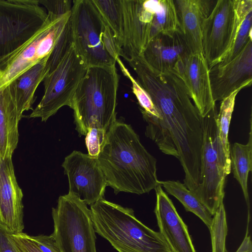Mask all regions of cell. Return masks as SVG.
<instances>
[{
  "label": "cell",
  "mask_w": 252,
  "mask_h": 252,
  "mask_svg": "<svg viewBox=\"0 0 252 252\" xmlns=\"http://www.w3.org/2000/svg\"><path fill=\"white\" fill-rule=\"evenodd\" d=\"M135 73L159 115L157 118L142 114L147 124L145 135L162 153L179 160L185 173L184 184L194 191L201 182L203 118L176 73L160 72L146 64Z\"/></svg>",
  "instance_id": "cell-1"
},
{
  "label": "cell",
  "mask_w": 252,
  "mask_h": 252,
  "mask_svg": "<svg viewBox=\"0 0 252 252\" xmlns=\"http://www.w3.org/2000/svg\"><path fill=\"white\" fill-rule=\"evenodd\" d=\"M107 185L114 193H148L159 185L156 158L130 125L116 120L106 134L96 158Z\"/></svg>",
  "instance_id": "cell-2"
},
{
  "label": "cell",
  "mask_w": 252,
  "mask_h": 252,
  "mask_svg": "<svg viewBox=\"0 0 252 252\" xmlns=\"http://www.w3.org/2000/svg\"><path fill=\"white\" fill-rule=\"evenodd\" d=\"M119 81L116 65L88 68L70 106L80 136L92 128L107 132L116 122Z\"/></svg>",
  "instance_id": "cell-3"
},
{
  "label": "cell",
  "mask_w": 252,
  "mask_h": 252,
  "mask_svg": "<svg viewBox=\"0 0 252 252\" xmlns=\"http://www.w3.org/2000/svg\"><path fill=\"white\" fill-rule=\"evenodd\" d=\"M90 210L95 232L118 252H171L160 233L138 220L132 209L103 198Z\"/></svg>",
  "instance_id": "cell-4"
},
{
  "label": "cell",
  "mask_w": 252,
  "mask_h": 252,
  "mask_svg": "<svg viewBox=\"0 0 252 252\" xmlns=\"http://www.w3.org/2000/svg\"><path fill=\"white\" fill-rule=\"evenodd\" d=\"M215 106L202 118L203 139L201 182L192 192L213 216L224 197L225 179L231 172V161L225 155L219 137Z\"/></svg>",
  "instance_id": "cell-5"
},
{
  "label": "cell",
  "mask_w": 252,
  "mask_h": 252,
  "mask_svg": "<svg viewBox=\"0 0 252 252\" xmlns=\"http://www.w3.org/2000/svg\"><path fill=\"white\" fill-rule=\"evenodd\" d=\"M52 216V234L61 252H96L91 210L77 196H60Z\"/></svg>",
  "instance_id": "cell-6"
},
{
  "label": "cell",
  "mask_w": 252,
  "mask_h": 252,
  "mask_svg": "<svg viewBox=\"0 0 252 252\" xmlns=\"http://www.w3.org/2000/svg\"><path fill=\"white\" fill-rule=\"evenodd\" d=\"M88 68L73 43L59 64L44 79V94L30 117L39 118L46 122L62 107H70L75 91Z\"/></svg>",
  "instance_id": "cell-7"
},
{
  "label": "cell",
  "mask_w": 252,
  "mask_h": 252,
  "mask_svg": "<svg viewBox=\"0 0 252 252\" xmlns=\"http://www.w3.org/2000/svg\"><path fill=\"white\" fill-rule=\"evenodd\" d=\"M70 21L73 43L88 67L112 66L116 61L106 52L102 38L107 24L92 0L72 1Z\"/></svg>",
  "instance_id": "cell-8"
},
{
  "label": "cell",
  "mask_w": 252,
  "mask_h": 252,
  "mask_svg": "<svg viewBox=\"0 0 252 252\" xmlns=\"http://www.w3.org/2000/svg\"><path fill=\"white\" fill-rule=\"evenodd\" d=\"M47 18L38 0H0V60L28 41Z\"/></svg>",
  "instance_id": "cell-9"
},
{
  "label": "cell",
  "mask_w": 252,
  "mask_h": 252,
  "mask_svg": "<svg viewBox=\"0 0 252 252\" xmlns=\"http://www.w3.org/2000/svg\"><path fill=\"white\" fill-rule=\"evenodd\" d=\"M70 15L71 12L61 16L48 13L46 22L33 36L0 60V90L50 55Z\"/></svg>",
  "instance_id": "cell-10"
},
{
  "label": "cell",
  "mask_w": 252,
  "mask_h": 252,
  "mask_svg": "<svg viewBox=\"0 0 252 252\" xmlns=\"http://www.w3.org/2000/svg\"><path fill=\"white\" fill-rule=\"evenodd\" d=\"M235 21V0H217L202 27V51L209 68L229 50Z\"/></svg>",
  "instance_id": "cell-11"
},
{
  "label": "cell",
  "mask_w": 252,
  "mask_h": 252,
  "mask_svg": "<svg viewBox=\"0 0 252 252\" xmlns=\"http://www.w3.org/2000/svg\"><path fill=\"white\" fill-rule=\"evenodd\" d=\"M62 166L68 178V193L86 205H92L104 198L107 185L96 158L74 151L65 158Z\"/></svg>",
  "instance_id": "cell-12"
},
{
  "label": "cell",
  "mask_w": 252,
  "mask_h": 252,
  "mask_svg": "<svg viewBox=\"0 0 252 252\" xmlns=\"http://www.w3.org/2000/svg\"><path fill=\"white\" fill-rule=\"evenodd\" d=\"M125 43L122 57L140 56L152 39L156 27L155 7L149 0H122Z\"/></svg>",
  "instance_id": "cell-13"
},
{
  "label": "cell",
  "mask_w": 252,
  "mask_h": 252,
  "mask_svg": "<svg viewBox=\"0 0 252 252\" xmlns=\"http://www.w3.org/2000/svg\"><path fill=\"white\" fill-rule=\"evenodd\" d=\"M212 97L215 102L222 100L239 88L252 82V39L233 60L222 65L209 68Z\"/></svg>",
  "instance_id": "cell-14"
},
{
  "label": "cell",
  "mask_w": 252,
  "mask_h": 252,
  "mask_svg": "<svg viewBox=\"0 0 252 252\" xmlns=\"http://www.w3.org/2000/svg\"><path fill=\"white\" fill-rule=\"evenodd\" d=\"M183 80L202 118L216 106L209 78V69L202 53H190L179 61L173 71Z\"/></svg>",
  "instance_id": "cell-15"
},
{
  "label": "cell",
  "mask_w": 252,
  "mask_h": 252,
  "mask_svg": "<svg viewBox=\"0 0 252 252\" xmlns=\"http://www.w3.org/2000/svg\"><path fill=\"white\" fill-rule=\"evenodd\" d=\"M156 203L154 212L159 233L171 252H196L187 225L178 214L172 201L160 185L155 189Z\"/></svg>",
  "instance_id": "cell-16"
},
{
  "label": "cell",
  "mask_w": 252,
  "mask_h": 252,
  "mask_svg": "<svg viewBox=\"0 0 252 252\" xmlns=\"http://www.w3.org/2000/svg\"><path fill=\"white\" fill-rule=\"evenodd\" d=\"M23 197L12 158L0 156V220L13 233H22L24 228Z\"/></svg>",
  "instance_id": "cell-17"
},
{
  "label": "cell",
  "mask_w": 252,
  "mask_h": 252,
  "mask_svg": "<svg viewBox=\"0 0 252 252\" xmlns=\"http://www.w3.org/2000/svg\"><path fill=\"white\" fill-rule=\"evenodd\" d=\"M190 53L182 33L175 32L156 36L140 56L151 68L166 72H172L177 63Z\"/></svg>",
  "instance_id": "cell-18"
},
{
  "label": "cell",
  "mask_w": 252,
  "mask_h": 252,
  "mask_svg": "<svg viewBox=\"0 0 252 252\" xmlns=\"http://www.w3.org/2000/svg\"><path fill=\"white\" fill-rule=\"evenodd\" d=\"M181 33L191 53H202L203 23L216 1L210 0H174Z\"/></svg>",
  "instance_id": "cell-19"
},
{
  "label": "cell",
  "mask_w": 252,
  "mask_h": 252,
  "mask_svg": "<svg viewBox=\"0 0 252 252\" xmlns=\"http://www.w3.org/2000/svg\"><path fill=\"white\" fill-rule=\"evenodd\" d=\"M20 118L9 85L0 90V156L12 158L19 141Z\"/></svg>",
  "instance_id": "cell-20"
},
{
  "label": "cell",
  "mask_w": 252,
  "mask_h": 252,
  "mask_svg": "<svg viewBox=\"0 0 252 252\" xmlns=\"http://www.w3.org/2000/svg\"><path fill=\"white\" fill-rule=\"evenodd\" d=\"M49 56L22 73L8 85L20 118L23 112L32 109L35 91L48 74L47 62Z\"/></svg>",
  "instance_id": "cell-21"
},
{
  "label": "cell",
  "mask_w": 252,
  "mask_h": 252,
  "mask_svg": "<svg viewBox=\"0 0 252 252\" xmlns=\"http://www.w3.org/2000/svg\"><path fill=\"white\" fill-rule=\"evenodd\" d=\"M250 130L248 143L242 144L234 143L230 148L231 170L234 178L238 182L248 208V220L250 214V201L248 189L249 172L252 170V123L250 120Z\"/></svg>",
  "instance_id": "cell-22"
},
{
  "label": "cell",
  "mask_w": 252,
  "mask_h": 252,
  "mask_svg": "<svg viewBox=\"0 0 252 252\" xmlns=\"http://www.w3.org/2000/svg\"><path fill=\"white\" fill-rule=\"evenodd\" d=\"M239 21L236 35L230 50L216 64L222 65L233 60L252 39V0H236ZM215 64V65H216Z\"/></svg>",
  "instance_id": "cell-23"
},
{
  "label": "cell",
  "mask_w": 252,
  "mask_h": 252,
  "mask_svg": "<svg viewBox=\"0 0 252 252\" xmlns=\"http://www.w3.org/2000/svg\"><path fill=\"white\" fill-rule=\"evenodd\" d=\"M158 184L166 192L177 198L187 211L194 214L201 219L209 229L212 222V216L184 184L173 180L158 181Z\"/></svg>",
  "instance_id": "cell-24"
},
{
  "label": "cell",
  "mask_w": 252,
  "mask_h": 252,
  "mask_svg": "<svg viewBox=\"0 0 252 252\" xmlns=\"http://www.w3.org/2000/svg\"><path fill=\"white\" fill-rule=\"evenodd\" d=\"M104 20L111 29L116 44L122 52L125 43V21L122 0H92Z\"/></svg>",
  "instance_id": "cell-25"
},
{
  "label": "cell",
  "mask_w": 252,
  "mask_h": 252,
  "mask_svg": "<svg viewBox=\"0 0 252 252\" xmlns=\"http://www.w3.org/2000/svg\"><path fill=\"white\" fill-rule=\"evenodd\" d=\"M243 88H239L228 96L221 100L220 111L218 113L217 122L219 137L225 156L230 158V144L228 140V131L231 119L234 110L236 97Z\"/></svg>",
  "instance_id": "cell-26"
},
{
  "label": "cell",
  "mask_w": 252,
  "mask_h": 252,
  "mask_svg": "<svg viewBox=\"0 0 252 252\" xmlns=\"http://www.w3.org/2000/svg\"><path fill=\"white\" fill-rule=\"evenodd\" d=\"M209 230L211 233L212 252H227L225 240L228 228L223 203L213 216Z\"/></svg>",
  "instance_id": "cell-27"
},
{
  "label": "cell",
  "mask_w": 252,
  "mask_h": 252,
  "mask_svg": "<svg viewBox=\"0 0 252 252\" xmlns=\"http://www.w3.org/2000/svg\"><path fill=\"white\" fill-rule=\"evenodd\" d=\"M121 71L131 83L132 93L135 95L140 106V110L142 114L159 118L158 114L155 108L154 104L148 93L141 86L130 73L120 58L116 60Z\"/></svg>",
  "instance_id": "cell-28"
},
{
  "label": "cell",
  "mask_w": 252,
  "mask_h": 252,
  "mask_svg": "<svg viewBox=\"0 0 252 252\" xmlns=\"http://www.w3.org/2000/svg\"><path fill=\"white\" fill-rule=\"evenodd\" d=\"M72 44L73 37L69 18L48 59V74L59 64Z\"/></svg>",
  "instance_id": "cell-29"
},
{
  "label": "cell",
  "mask_w": 252,
  "mask_h": 252,
  "mask_svg": "<svg viewBox=\"0 0 252 252\" xmlns=\"http://www.w3.org/2000/svg\"><path fill=\"white\" fill-rule=\"evenodd\" d=\"M106 133L95 128L89 130L86 135V144L90 156L96 158L105 141Z\"/></svg>",
  "instance_id": "cell-30"
},
{
  "label": "cell",
  "mask_w": 252,
  "mask_h": 252,
  "mask_svg": "<svg viewBox=\"0 0 252 252\" xmlns=\"http://www.w3.org/2000/svg\"><path fill=\"white\" fill-rule=\"evenodd\" d=\"M39 4L43 5L48 13L61 16L71 12L72 1L70 0H38Z\"/></svg>",
  "instance_id": "cell-31"
},
{
  "label": "cell",
  "mask_w": 252,
  "mask_h": 252,
  "mask_svg": "<svg viewBox=\"0 0 252 252\" xmlns=\"http://www.w3.org/2000/svg\"><path fill=\"white\" fill-rule=\"evenodd\" d=\"M11 237L18 252H42L26 233H12Z\"/></svg>",
  "instance_id": "cell-32"
},
{
  "label": "cell",
  "mask_w": 252,
  "mask_h": 252,
  "mask_svg": "<svg viewBox=\"0 0 252 252\" xmlns=\"http://www.w3.org/2000/svg\"><path fill=\"white\" fill-rule=\"evenodd\" d=\"M102 44L107 54L114 60L122 56V52L118 48L113 33L107 25L103 32L102 38Z\"/></svg>",
  "instance_id": "cell-33"
},
{
  "label": "cell",
  "mask_w": 252,
  "mask_h": 252,
  "mask_svg": "<svg viewBox=\"0 0 252 252\" xmlns=\"http://www.w3.org/2000/svg\"><path fill=\"white\" fill-rule=\"evenodd\" d=\"M30 237L42 252H61L52 234L30 236Z\"/></svg>",
  "instance_id": "cell-34"
},
{
  "label": "cell",
  "mask_w": 252,
  "mask_h": 252,
  "mask_svg": "<svg viewBox=\"0 0 252 252\" xmlns=\"http://www.w3.org/2000/svg\"><path fill=\"white\" fill-rule=\"evenodd\" d=\"M11 232L0 220V252H18Z\"/></svg>",
  "instance_id": "cell-35"
},
{
  "label": "cell",
  "mask_w": 252,
  "mask_h": 252,
  "mask_svg": "<svg viewBox=\"0 0 252 252\" xmlns=\"http://www.w3.org/2000/svg\"><path fill=\"white\" fill-rule=\"evenodd\" d=\"M236 252H237V251Z\"/></svg>",
  "instance_id": "cell-36"
}]
</instances>
